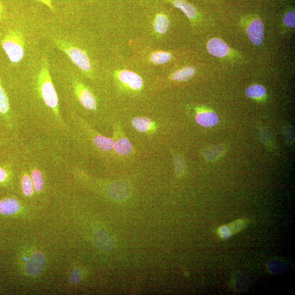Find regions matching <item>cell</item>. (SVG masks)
I'll return each mask as SVG.
<instances>
[{
  "label": "cell",
  "mask_w": 295,
  "mask_h": 295,
  "mask_svg": "<svg viewBox=\"0 0 295 295\" xmlns=\"http://www.w3.org/2000/svg\"><path fill=\"white\" fill-rule=\"evenodd\" d=\"M38 86L40 94L47 106L51 108L57 117L59 116V99L52 82L47 59H43L41 70L38 77Z\"/></svg>",
  "instance_id": "obj_1"
},
{
  "label": "cell",
  "mask_w": 295,
  "mask_h": 295,
  "mask_svg": "<svg viewBox=\"0 0 295 295\" xmlns=\"http://www.w3.org/2000/svg\"><path fill=\"white\" fill-rule=\"evenodd\" d=\"M53 41L56 47L66 53L82 71L87 73L92 72L93 67L91 61L86 53L83 50L75 47L72 43L62 38L54 37Z\"/></svg>",
  "instance_id": "obj_2"
},
{
  "label": "cell",
  "mask_w": 295,
  "mask_h": 295,
  "mask_svg": "<svg viewBox=\"0 0 295 295\" xmlns=\"http://www.w3.org/2000/svg\"><path fill=\"white\" fill-rule=\"evenodd\" d=\"M2 47L9 61L18 63L22 61L25 52L23 34L18 31L8 32L2 40Z\"/></svg>",
  "instance_id": "obj_3"
},
{
  "label": "cell",
  "mask_w": 295,
  "mask_h": 295,
  "mask_svg": "<svg viewBox=\"0 0 295 295\" xmlns=\"http://www.w3.org/2000/svg\"><path fill=\"white\" fill-rule=\"evenodd\" d=\"M74 92L82 106L89 110L97 109V101L92 93L81 83L74 84Z\"/></svg>",
  "instance_id": "obj_4"
},
{
  "label": "cell",
  "mask_w": 295,
  "mask_h": 295,
  "mask_svg": "<svg viewBox=\"0 0 295 295\" xmlns=\"http://www.w3.org/2000/svg\"><path fill=\"white\" fill-rule=\"evenodd\" d=\"M46 263V259L44 255L41 252H36L30 257L25 270L29 276H37L42 272Z\"/></svg>",
  "instance_id": "obj_5"
},
{
  "label": "cell",
  "mask_w": 295,
  "mask_h": 295,
  "mask_svg": "<svg viewBox=\"0 0 295 295\" xmlns=\"http://www.w3.org/2000/svg\"><path fill=\"white\" fill-rule=\"evenodd\" d=\"M248 36L250 41L256 45L262 44L264 36L263 23L261 19L256 18L250 23L247 30Z\"/></svg>",
  "instance_id": "obj_6"
},
{
  "label": "cell",
  "mask_w": 295,
  "mask_h": 295,
  "mask_svg": "<svg viewBox=\"0 0 295 295\" xmlns=\"http://www.w3.org/2000/svg\"><path fill=\"white\" fill-rule=\"evenodd\" d=\"M207 49L213 56L218 58L227 56L229 51L228 44L218 38L210 39L207 44Z\"/></svg>",
  "instance_id": "obj_7"
},
{
  "label": "cell",
  "mask_w": 295,
  "mask_h": 295,
  "mask_svg": "<svg viewBox=\"0 0 295 295\" xmlns=\"http://www.w3.org/2000/svg\"><path fill=\"white\" fill-rule=\"evenodd\" d=\"M118 77L121 82L133 89L138 90L142 87V79L136 73L129 70H122L119 73Z\"/></svg>",
  "instance_id": "obj_8"
},
{
  "label": "cell",
  "mask_w": 295,
  "mask_h": 295,
  "mask_svg": "<svg viewBox=\"0 0 295 295\" xmlns=\"http://www.w3.org/2000/svg\"><path fill=\"white\" fill-rule=\"evenodd\" d=\"M131 193L129 185L123 182H116L111 185L109 189V195L115 200H123L127 198Z\"/></svg>",
  "instance_id": "obj_9"
},
{
  "label": "cell",
  "mask_w": 295,
  "mask_h": 295,
  "mask_svg": "<svg viewBox=\"0 0 295 295\" xmlns=\"http://www.w3.org/2000/svg\"><path fill=\"white\" fill-rule=\"evenodd\" d=\"M197 123L204 127H213L219 122L217 115L213 112H201L196 116Z\"/></svg>",
  "instance_id": "obj_10"
},
{
  "label": "cell",
  "mask_w": 295,
  "mask_h": 295,
  "mask_svg": "<svg viewBox=\"0 0 295 295\" xmlns=\"http://www.w3.org/2000/svg\"><path fill=\"white\" fill-rule=\"evenodd\" d=\"M169 1L175 7L181 9L189 19L196 18L197 14L196 8L185 0H169Z\"/></svg>",
  "instance_id": "obj_11"
},
{
  "label": "cell",
  "mask_w": 295,
  "mask_h": 295,
  "mask_svg": "<svg viewBox=\"0 0 295 295\" xmlns=\"http://www.w3.org/2000/svg\"><path fill=\"white\" fill-rule=\"evenodd\" d=\"M20 208L17 200L13 198H7L0 201V213L11 215L16 213Z\"/></svg>",
  "instance_id": "obj_12"
},
{
  "label": "cell",
  "mask_w": 295,
  "mask_h": 295,
  "mask_svg": "<svg viewBox=\"0 0 295 295\" xmlns=\"http://www.w3.org/2000/svg\"><path fill=\"white\" fill-rule=\"evenodd\" d=\"M196 73V67L193 66H189L178 70L174 72L171 78L174 81L182 82L187 81L194 76Z\"/></svg>",
  "instance_id": "obj_13"
},
{
  "label": "cell",
  "mask_w": 295,
  "mask_h": 295,
  "mask_svg": "<svg viewBox=\"0 0 295 295\" xmlns=\"http://www.w3.org/2000/svg\"><path fill=\"white\" fill-rule=\"evenodd\" d=\"M96 240L98 246L103 250L111 249L114 245V241L111 235L106 231H99L96 235Z\"/></svg>",
  "instance_id": "obj_14"
},
{
  "label": "cell",
  "mask_w": 295,
  "mask_h": 295,
  "mask_svg": "<svg viewBox=\"0 0 295 295\" xmlns=\"http://www.w3.org/2000/svg\"><path fill=\"white\" fill-rule=\"evenodd\" d=\"M168 27L169 21L167 17L164 14H158L154 22L155 31L164 34L167 32Z\"/></svg>",
  "instance_id": "obj_15"
},
{
  "label": "cell",
  "mask_w": 295,
  "mask_h": 295,
  "mask_svg": "<svg viewBox=\"0 0 295 295\" xmlns=\"http://www.w3.org/2000/svg\"><path fill=\"white\" fill-rule=\"evenodd\" d=\"M115 151L122 155H127L132 151V144L126 138H121L114 143L113 147Z\"/></svg>",
  "instance_id": "obj_16"
},
{
  "label": "cell",
  "mask_w": 295,
  "mask_h": 295,
  "mask_svg": "<svg viewBox=\"0 0 295 295\" xmlns=\"http://www.w3.org/2000/svg\"><path fill=\"white\" fill-rule=\"evenodd\" d=\"M132 127L138 131L146 132L151 129L152 121L146 117L134 118L131 122Z\"/></svg>",
  "instance_id": "obj_17"
},
{
  "label": "cell",
  "mask_w": 295,
  "mask_h": 295,
  "mask_svg": "<svg viewBox=\"0 0 295 295\" xmlns=\"http://www.w3.org/2000/svg\"><path fill=\"white\" fill-rule=\"evenodd\" d=\"M95 144L99 149L104 151H108L114 147V141L112 138H110L97 135L94 139Z\"/></svg>",
  "instance_id": "obj_18"
},
{
  "label": "cell",
  "mask_w": 295,
  "mask_h": 295,
  "mask_svg": "<svg viewBox=\"0 0 295 295\" xmlns=\"http://www.w3.org/2000/svg\"><path fill=\"white\" fill-rule=\"evenodd\" d=\"M266 89L260 84H254L248 88L246 91L247 96L251 98H262L266 94Z\"/></svg>",
  "instance_id": "obj_19"
},
{
  "label": "cell",
  "mask_w": 295,
  "mask_h": 295,
  "mask_svg": "<svg viewBox=\"0 0 295 295\" xmlns=\"http://www.w3.org/2000/svg\"><path fill=\"white\" fill-rule=\"evenodd\" d=\"M32 181L36 192H41L44 187V179L42 173L38 169H33L32 172Z\"/></svg>",
  "instance_id": "obj_20"
},
{
  "label": "cell",
  "mask_w": 295,
  "mask_h": 295,
  "mask_svg": "<svg viewBox=\"0 0 295 295\" xmlns=\"http://www.w3.org/2000/svg\"><path fill=\"white\" fill-rule=\"evenodd\" d=\"M151 61L157 64H164L171 61L172 56L171 54L166 52H157L152 54Z\"/></svg>",
  "instance_id": "obj_21"
},
{
  "label": "cell",
  "mask_w": 295,
  "mask_h": 295,
  "mask_svg": "<svg viewBox=\"0 0 295 295\" xmlns=\"http://www.w3.org/2000/svg\"><path fill=\"white\" fill-rule=\"evenodd\" d=\"M9 110V103L8 98L6 92L0 82V113L3 114L8 112Z\"/></svg>",
  "instance_id": "obj_22"
},
{
  "label": "cell",
  "mask_w": 295,
  "mask_h": 295,
  "mask_svg": "<svg viewBox=\"0 0 295 295\" xmlns=\"http://www.w3.org/2000/svg\"><path fill=\"white\" fill-rule=\"evenodd\" d=\"M22 186L23 193L27 197H31L33 194L32 180L28 174H25L22 179Z\"/></svg>",
  "instance_id": "obj_23"
},
{
  "label": "cell",
  "mask_w": 295,
  "mask_h": 295,
  "mask_svg": "<svg viewBox=\"0 0 295 295\" xmlns=\"http://www.w3.org/2000/svg\"><path fill=\"white\" fill-rule=\"evenodd\" d=\"M283 22L286 26L291 28H295V12L294 11H288L285 14Z\"/></svg>",
  "instance_id": "obj_24"
},
{
  "label": "cell",
  "mask_w": 295,
  "mask_h": 295,
  "mask_svg": "<svg viewBox=\"0 0 295 295\" xmlns=\"http://www.w3.org/2000/svg\"><path fill=\"white\" fill-rule=\"evenodd\" d=\"M81 275L79 270L77 268H75L72 270L70 276V281L74 284L78 283L81 281Z\"/></svg>",
  "instance_id": "obj_25"
},
{
  "label": "cell",
  "mask_w": 295,
  "mask_h": 295,
  "mask_svg": "<svg viewBox=\"0 0 295 295\" xmlns=\"http://www.w3.org/2000/svg\"><path fill=\"white\" fill-rule=\"evenodd\" d=\"M36 1H38L43 3L44 4L46 5L50 9L52 10L53 12H55V8L52 4V0H36Z\"/></svg>",
  "instance_id": "obj_26"
},
{
  "label": "cell",
  "mask_w": 295,
  "mask_h": 295,
  "mask_svg": "<svg viewBox=\"0 0 295 295\" xmlns=\"http://www.w3.org/2000/svg\"><path fill=\"white\" fill-rule=\"evenodd\" d=\"M7 178V172L4 169L0 167V182H3Z\"/></svg>",
  "instance_id": "obj_27"
},
{
  "label": "cell",
  "mask_w": 295,
  "mask_h": 295,
  "mask_svg": "<svg viewBox=\"0 0 295 295\" xmlns=\"http://www.w3.org/2000/svg\"><path fill=\"white\" fill-rule=\"evenodd\" d=\"M4 10L1 3H0V19H1L3 16Z\"/></svg>",
  "instance_id": "obj_28"
}]
</instances>
